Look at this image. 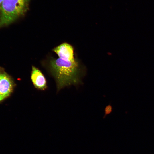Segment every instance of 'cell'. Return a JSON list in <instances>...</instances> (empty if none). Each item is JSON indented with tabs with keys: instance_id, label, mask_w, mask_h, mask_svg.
Wrapping results in <instances>:
<instances>
[{
	"instance_id": "obj_1",
	"label": "cell",
	"mask_w": 154,
	"mask_h": 154,
	"mask_svg": "<svg viewBox=\"0 0 154 154\" xmlns=\"http://www.w3.org/2000/svg\"><path fill=\"white\" fill-rule=\"evenodd\" d=\"M50 67L58 90L66 86L78 84L81 81L78 76V66L75 60L58 58L51 61Z\"/></svg>"
},
{
	"instance_id": "obj_3",
	"label": "cell",
	"mask_w": 154,
	"mask_h": 154,
	"mask_svg": "<svg viewBox=\"0 0 154 154\" xmlns=\"http://www.w3.org/2000/svg\"><path fill=\"white\" fill-rule=\"evenodd\" d=\"M15 86L11 78L3 70L0 69V101L10 95Z\"/></svg>"
},
{
	"instance_id": "obj_4",
	"label": "cell",
	"mask_w": 154,
	"mask_h": 154,
	"mask_svg": "<svg viewBox=\"0 0 154 154\" xmlns=\"http://www.w3.org/2000/svg\"><path fill=\"white\" fill-rule=\"evenodd\" d=\"M31 79L36 88L42 90L46 88V81L44 76L39 69L34 66L32 67Z\"/></svg>"
},
{
	"instance_id": "obj_6",
	"label": "cell",
	"mask_w": 154,
	"mask_h": 154,
	"mask_svg": "<svg viewBox=\"0 0 154 154\" xmlns=\"http://www.w3.org/2000/svg\"><path fill=\"white\" fill-rule=\"evenodd\" d=\"M112 107L110 104L108 105L105 107L104 109V115L103 117L104 118L107 115L111 113L112 111Z\"/></svg>"
},
{
	"instance_id": "obj_5",
	"label": "cell",
	"mask_w": 154,
	"mask_h": 154,
	"mask_svg": "<svg viewBox=\"0 0 154 154\" xmlns=\"http://www.w3.org/2000/svg\"><path fill=\"white\" fill-rule=\"evenodd\" d=\"M53 51L56 54L59 58L67 60H74V50L72 47L69 44L64 43L55 47Z\"/></svg>"
},
{
	"instance_id": "obj_2",
	"label": "cell",
	"mask_w": 154,
	"mask_h": 154,
	"mask_svg": "<svg viewBox=\"0 0 154 154\" xmlns=\"http://www.w3.org/2000/svg\"><path fill=\"white\" fill-rule=\"evenodd\" d=\"M31 0H3L1 4L0 27L12 22L27 11Z\"/></svg>"
},
{
	"instance_id": "obj_7",
	"label": "cell",
	"mask_w": 154,
	"mask_h": 154,
	"mask_svg": "<svg viewBox=\"0 0 154 154\" xmlns=\"http://www.w3.org/2000/svg\"><path fill=\"white\" fill-rule=\"evenodd\" d=\"M3 0H0V5H1Z\"/></svg>"
}]
</instances>
